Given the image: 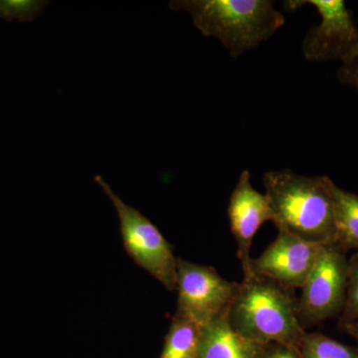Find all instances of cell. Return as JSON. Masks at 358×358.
<instances>
[{
	"mask_svg": "<svg viewBox=\"0 0 358 358\" xmlns=\"http://www.w3.org/2000/svg\"><path fill=\"white\" fill-rule=\"evenodd\" d=\"M333 182L329 176L310 178L289 169L264 174L277 229L322 246L334 245Z\"/></svg>",
	"mask_w": 358,
	"mask_h": 358,
	"instance_id": "1",
	"label": "cell"
},
{
	"mask_svg": "<svg viewBox=\"0 0 358 358\" xmlns=\"http://www.w3.org/2000/svg\"><path fill=\"white\" fill-rule=\"evenodd\" d=\"M228 317L237 334L260 345L278 343L300 350L307 333L292 289L255 275L240 282Z\"/></svg>",
	"mask_w": 358,
	"mask_h": 358,
	"instance_id": "2",
	"label": "cell"
},
{
	"mask_svg": "<svg viewBox=\"0 0 358 358\" xmlns=\"http://www.w3.org/2000/svg\"><path fill=\"white\" fill-rule=\"evenodd\" d=\"M169 6L189 14L195 27L218 39L234 59L267 41L286 22L270 0H176Z\"/></svg>",
	"mask_w": 358,
	"mask_h": 358,
	"instance_id": "3",
	"label": "cell"
},
{
	"mask_svg": "<svg viewBox=\"0 0 358 358\" xmlns=\"http://www.w3.org/2000/svg\"><path fill=\"white\" fill-rule=\"evenodd\" d=\"M95 181L114 204L121 225L124 248L131 259L164 285L169 291H176L178 258L155 224L140 211L124 203L102 176Z\"/></svg>",
	"mask_w": 358,
	"mask_h": 358,
	"instance_id": "4",
	"label": "cell"
},
{
	"mask_svg": "<svg viewBox=\"0 0 358 358\" xmlns=\"http://www.w3.org/2000/svg\"><path fill=\"white\" fill-rule=\"evenodd\" d=\"M312 6L320 22L308 29L301 44L306 60L310 62L341 61L350 63L358 57V27L343 0H289L286 10L294 11Z\"/></svg>",
	"mask_w": 358,
	"mask_h": 358,
	"instance_id": "5",
	"label": "cell"
},
{
	"mask_svg": "<svg viewBox=\"0 0 358 358\" xmlns=\"http://www.w3.org/2000/svg\"><path fill=\"white\" fill-rule=\"evenodd\" d=\"M348 270L346 253L334 245L324 246L298 300L299 319L306 331L341 317L348 292Z\"/></svg>",
	"mask_w": 358,
	"mask_h": 358,
	"instance_id": "6",
	"label": "cell"
},
{
	"mask_svg": "<svg viewBox=\"0 0 358 358\" xmlns=\"http://www.w3.org/2000/svg\"><path fill=\"white\" fill-rule=\"evenodd\" d=\"M239 284L224 279L210 266L178 258L176 313L206 327L230 308Z\"/></svg>",
	"mask_w": 358,
	"mask_h": 358,
	"instance_id": "7",
	"label": "cell"
},
{
	"mask_svg": "<svg viewBox=\"0 0 358 358\" xmlns=\"http://www.w3.org/2000/svg\"><path fill=\"white\" fill-rule=\"evenodd\" d=\"M322 248V245L306 241L287 231L278 229L274 241L258 258L252 259L251 275L267 278L288 289H301Z\"/></svg>",
	"mask_w": 358,
	"mask_h": 358,
	"instance_id": "8",
	"label": "cell"
},
{
	"mask_svg": "<svg viewBox=\"0 0 358 358\" xmlns=\"http://www.w3.org/2000/svg\"><path fill=\"white\" fill-rule=\"evenodd\" d=\"M228 217L231 232L236 240L237 255L241 263L244 278L251 275L252 241L257 231L267 221L274 220V214L266 194L253 187L251 174L245 169L239 179L228 205Z\"/></svg>",
	"mask_w": 358,
	"mask_h": 358,
	"instance_id": "9",
	"label": "cell"
},
{
	"mask_svg": "<svg viewBox=\"0 0 358 358\" xmlns=\"http://www.w3.org/2000/svg\"><path fill=\"white\" fill-rule=\"evenodd\" d=\"M229 308L204 327L196 358H262L264 346L244 338L229 322Z\"/></svg>",
	"mask_w": 358,
	"mask_h": 358,
	"instance_id": "10",
	"label": "cell"
},
{
	"mask_svg": "<svg viewBox=\"0 0 358 358\" xmlns=\"http://www.w3.org/2000/svg\"><path fill=\"white\" fill-rule=\"evenodd\" d=\"M334 199V246L346 252L358 251V195L331 185Z\"/></svg>",
	"mask_w": 358,
	"mask_h": 358,
	"instance_id": "11",
	"label": "cell"
},
{
	"mask_svg": "<svg viewBox=\"0 0 358 358\" xmlns=\"http://www.w3.org/2000/svg\"><path fill=\"white\" fill-rule=\"evenodd\" d=\"M203 327L176 313L159 358H196Z\"/></svg>",
	"mask_w": 358,
	"mask_h": 358,
	"instance_id": "12",
	"label": "cell"
},
{
	"mask_svg": "<svg viewBox=\"0 0 358 358\" xmlns=\"http://www.w3.org/2000/svg\"><path fill=\"white\" fill-rule=\"evenodd\" d=\"M301 358H358V348L343 345L320 333H306L299 350Z\"/></svg>",
	"mask_w": 358,
	"mask_h": 358,
	"instance_id": "13",
	"label": "cell"
},
{
	"mask_svg": "<svg viewBox=\"0 0 358 358\" xmlns=\"http://www.w3.org/2000/svg\"><path fill=\"white\" fill-rule=\"evenodd\" d=\"M358 320V251L348 259V292L343 312L339 317L341 329Z\"/></svg>",
	"mask_w": 358,
	"mask_h": 358,
	"instance_id": "14",
	"label": "cell"
},
{
	"mask_svg": "<svg viewBox=\"0 0 358 358\" xmlns=\"http://www.w3.org/2000/svg\"><path fill=\"white\" fill-rule=\"evenodd\" d=\"M46 3L34 0H0V20L31 21L39 15Z\"/></svg>",
	"mask_w": 358,
	"mask_h": 358,
	"instance_id": "15",
	"label": "cell"
},
{
	"mask_svg": "<svg viewBox=\"0 0 358 358\" xmlns=\"http://www.w3.org/2000/svg\"><path fill=\"white\" fill-rule=\"evenodd\" d=\"M339 83L352 87L358 91V57L341 65L336 74Z\"/></svg>",
	"mask_w": 358,
	"mask_h": 358,
	"instance_id": "16",
	"label": "cell"
},
{
	"mask_svg": "<svg viewBox=\"0 0 358 358\" xmlns=\"http://www.w3.org/2000/svg\"><path fill=\"white\" fill-rule=\"evenodd\" d=\"M262 358H301L299 350L289 346L270 343L264 346Z\"/></svg>",
	"mask_w": 358,
	"mask_h": 358,
	"instance_id": "17",
	"label": "cell"
},
{
	"mask_svg": "<svg viewBox=\"0 0 358 358\" xmlns=\"http://www.w3.org/2000/svg\"><path fill=\"white\" fill-rule=\"evenodd\" d=\"M341 329H343L346 334L352 336V338L357 341L358 345V320H357V322H352V324H348V326L343 327Z\"/></svg>",
	"mask_w": 358,
	"mask_h": 358,
	"instance_id": "18",
	"label": "cell"
}]
</instances>
